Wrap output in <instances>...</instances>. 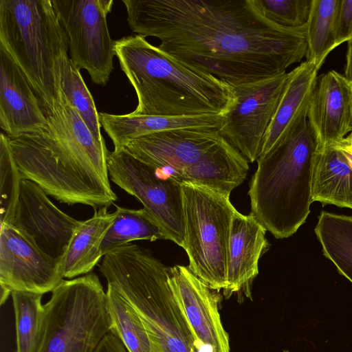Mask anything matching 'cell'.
Segmentation results:
<instances>
[{"label": "cell", "instance_id": "obj_33", "mask_svg": "<svg viewBox=\"0 0 352 352\" xmlns=\"http://www.w3.org/2000/svg\"><path fill=\"white\" fill-rule=\"evenodd\" d=\"M344 76L352 84V39L348 41Z\"/></svg>", "mask_w": 352, "mask_h": 352}, {"label": "cell", "instance_id": "obj_3", "mask_svg": "<svg viewBox=\"0 0 352 352\" xmlns=\"http://www.w3.org/2000/svg\"><path fill=\"white\" fill-rule=\"evenodd\" d=\"M320 148L306 116L257 159L248 191L251 213L276 239L294 234L310 212Z\"/></svg>", "mask_w": 352, "mask_h": 352}, {"label": "cell", "instance_id": "obj_2", "mask_svg": "<svg viewBox=\"0 0 352 352\" xmlns=\"http://www.w3.org/2000/svg\"><path fill=\"white\" fill-rule=\"evenodd\" d=\"M114 50L138 97L133 113L226 116L236 102L232 86L169 58L141 35L115 41Z\"/></svg>", "mask_w": 352, "mask_h": 352}, {"label": "cell", "instance_id": "obj_22", "mask_svg": "<svg viewBox=\"0 0 352 352\" xmlns=\"http://www.w3.org/2000/svg\"><path fill=\"white\" fill-rule=\"evenodd\" d=\"M312 200L352 209V167L334 145L319 150L314 174Z\"/></svg>", "mask_w": 352, "mask_h": 352}, {"label": "cell", "instance_id": "obj_29", "mask_svg": "<svg viewBox=\"0 0 352 352\" xmlns=\"http://www.w3.org/2000/svg\"><path fill=\"white\" fill-rule=\"evenodd\" d=\"M22 177L12 155L8 135H0V223L11 224L20 193Z\"/></svg>", "mask_w": 352, "mask_h": 352}, {"label": "cell", "instance_id": "obj_13", "mask_svg": "<svg viewBox=\"0 0 352 352\" xmlns=\"http://www.w3.org/2000/svg\"><path fill=\"white\" fill-rule=\"evenodd\" d=\"M47 130L66 150L98 190L113 204L116 194L110 184L106 143L92 133L62 89L53 110L46 113Z\"/></svg>", "mask_w": 352, "mask_h": 352}, {"label": "cell", "instance_id": "obj_4", "mask_svg": "<svg viewBox=\"0 0 352 352\" xmlns=\"http://www.w3.org/2000/svg\"><path fill=\"white\" fill-rule=\"evenodd\" d=\"M99 270L132 306L161 352H207L197 342L169 284V267L129 243L107 253Z\"/></svg>", "mask_w": 352, "mask_h": 352}, {"label": "cell", "instance_id": "obj_37", "mask_svg": "<svg viewBox=\"0 0 352 352\" xmlns=\"http://www.w3.org/2000/svg\"><path fill=\"white\" fill-rule=\"evenodd\" d=\"M283 352H289V351H284Z\"/></svg>", "mask_w": 352, "mask_h": 352}, {"label": "cell", "instance_id": "obj_32", "mask_svg": "<svg viewBox=\"0 0 352 352\" xmlns=\"http://www.w3.org/2000/svg\"><path fill=\"white\" fill-rule=\"evenodd\" d=\"M96 352H128L121 340L112 332L108 333L99 344Z\"/></svg>", "mask_w": 352, "mask_h": 352}, {"label": "cell", "instance_id": "obj_5", "mask_svg": "<svg viewBox=\"0 0 352 352\" xmlns=\"http://www.w3.org/2000/svg\"><path fill=\"white\" fill-rule=\"evenodd\" d=\"M162 175L229 196L246 179L248 160L219 129H182L149 134L124 148Z\"/></svg>", "mask_w": 352, "mask_h": 352}, {"label": "cell", "instance_id": "obj_25", "mask_svg": "<svg viewBox=\"0 0 352 352\" xmlns=\"http://www.w3.org/2000/svg\"><path fill=\"white\" fill-rule=\"evenodd\" d=\"M116 208V218L101 245L102 256L133 241L164 239L160 226L144 208Z\"/></svg>", "mask_w": 352, "mask_h": 352}, {"label": "cell", "instance_id": "obj_23", "mask_svg": "<svg viewBox=\"0 0 352 352\" xmlns=\"http://www.w3.org/2000/svg\"><path fill=\"white\" fill-rule=\"evenodd\" d=\"M111 319V332L123 343L128 352H161L140 316L111 285L106 291Z\"/></svg>", "mask_w": 352, "mask_h": 352}, {"label": "cell", "instance_id": "obj_18", "mask_svg": "<svg viewBox=\"0 0 352 352\" xmlns=\"http://www.w3.org/2000/svg\"><path fill=\"white\" fill-rule=\"evenodd\" d=\"M265 228L252 213L235 211L231 224L228 248L227 296L248 288L258 274V261L269 243Z\"/></svg>", "mask_w": 352, "mask_h": 352}, {"label": "cell", "instance_id": "obj_9", "mask_svg": "<svg viewBox=\"0 0 352 352\" xmlns=\"http://www.w3.org/2000/svg\"><path fill=\"white\" fill-rule=\"evenodd\" d=\"M107 167L110 180L143 205L160 226L164 239L184 248L182 183L162 175L125 149L109 151Z\"/></svg>", "mask_w": 352, "mask_h": 352}, {"label": "cell", "instance_id": "obj_34", "mask_svg": "<svg viewBox=\"0 0 352 352\" xmlns=\"http://www.w3.org/2000/svg\"><path fill=\"white\" fill-rule=\"evenodd\" d=\"M334 146L342 151L348 163L352 167V144L344 138Z\"/></svg>", "mask_w": 352, "mask_h": 352}, {"label": "cell", "instance_id": "obj_11", "mask_svg": "<svg viewBox=\"0 0 352 352\" xmlns=\"http://www.w3.org/2000/svg\"><path fill=\"white\" fill-rule=\"evenodd\" d=\"M288 73L232 86L236 102L226 114L221 134L250 162L261 153L266 131L284 91Z\"/></svg>", "mask_w": 352, "mask_h": 352}, {"label": "cell", "instance_id": "obj_35", "mask_svg": "<svg viewBox=\"0 0 352 352\" xmlns=\"http://www.w3.org/2000/svg\"><path fill=\"white\" fill-rule=\"evenodd\" d=\"M345 139L352 144V131H351L345 138Z\"/></svg>", "mask_w": 352, "mask_h": 352}, {"label": "cell", "instance_id": "obj_20", "mask_svg": "<svg viewBox=\"0 0 352 352\" xmlns=\"http://www.w3.org/2000/svg\"><path fill=\"white\" fill-rule=\"evenodd\" d=\"M318 70L314 63L306 60L288 72L279 104L265 135L260 155L267 153L307 116Z\"/></svg>", "mask_w": 352, "mask_h": 352}, {"label": "cell", "instance_id": "obj_7", "mask_svg": "<svg viewBox=\"0 0 352 352\" xmlns=\"http://www.w3.org/2000/svg\"><path fill=\"white\" fill-rule=\"evenodd\" d=\"M38 352H96L112 323L107 294L93 272L63 281L44 305Z\"/></svg>", "mask_w": 352, "mask_h": 352}, {"label": "cell", "instance_id": "obj_1", "mask_svg": "<svg viewBox=\"0 0 352 352\" xmlns=\"http://www.w3.org/2000/svg\"><path fill=\"white\" fill-rule=\"evenodd\" d=\"M131 29L169 58L236 86L286 72L307 51L305 28L265 19L252 0H123Z\"/></svg>", "mask_w": 352, "mask_h": 352}, {"label": "cell", "instance_id": "obj_16", "mask_svg": "<svg viewBox=\"0 0 352 352\" xmlns=\"http://www.w3.org/2000/svg\"><path fill=\"white\" fill-rule=\"evenodd\" d=\"M0 126L8 137L39 133L47 116L27 76L0 45Z\"/></svg>", "mask_w": 352, "mask_h": 352}, {"label": "cell", "instance_id": "obj_14", "mask_svg": "<svg viewBox=\"0 0 352 352\" xmlns=\"http://www.w3.org/2000/svg\"><path fill=\"white\" fill-rule=\"evenodd\" d=\"M80 222L56 206L38 184L22 179L11 225L30 237L45 253L62 258Z\"/></svg>", "mask_w": 352, "mask_h": 352}, {"label": "cell", "instance_id": "obj_21", "mask_svg": "<svg viewBox=\"0 0 352 352\" xmlns=\"http://www.w3.org/2000/svg\"><path fill=\"white\" fill-rule=\"evenodd\" d=\"M108 207L95 210L94 215L81 221L61 258L63 278H74L90 273L102 256L103 239L116 218Z\"/></svg>", "mask_w": 352, "mask_h": 352}, {"label": "cell", "instance_id": "obj_36", "mask_svg": "<svg viewBox=\"0 0 352 352\" xmlns=\"http://www.w3.org/2000/svg\"><path fill=\"white\" fill-rule=\"evenodd\" d=\"M351 131H352V121H351Z\"/></svg>", "mask_w": 352, "mask_h": 352}, {"label": "cell", "instance_id": "obj_24", "mask_svg": "<svg viewBox=\"0 0 352 352\" xmlns=\"http://www.w3.org/2000/svg\"><path fill=\"white\" fill-rule=\"evenodd\" d=\"M315 233L324 255L352 283V216L322 211Z\"/></svg>", "mask_w": 352, "mask_h": 352}, {"label": "cell", "instance_id": "obj_28", "mask_svg": "<svg viewBox=\"0 0 352 352\" xmlns=\"http://www.w3.org/2000/svg\"><path fill=\"white\" fill-rule=\"evenodd\" d=\"M60 84L62 91L71 104L84 120L94 135L100 142H105L100 132L101 124L99 113L80 70L70 57L68 50L63 51L58 59Z\"/></svg>", "mask_w": 352, "mask_h": 352}, {"label": "cell", "instance_id": "obj_17", "mask_svg": "<svg viewBox=\"0 0 352 352\" xmlns=\"http://www.w3.org/2000/svg\"><path fill=\"white\" fill-rule=\"evenodd\" d=\"M307 118L320 148L333 146L351 132L352 84L336 71L317 78Z\"/></svg>", "mask_w": 352, "mask_h": 352}, {"label": "cell", "instance_id": "obj_30", "mask_svg": "<svg viewBox=\"0 0 352 352\" xmlns=\"http://www.w3.org/2000/svg\"><path fill=\"white\" fill-rule=\"evenodd\" d=\"M258 12L278 25L305 28L309 18L312 0H252Z\"/></svg>", "mask_w": 352, "mask_h": 352}, {"label": "cell", "instance_id": "obj_8", "mask_svg": "<svg viewBox=\"0 0 352 352\" xmlns=\"http://www.w3.org/2000/svg\"><path fill=\"white\" fill-rule=\"evenodd\" d=\"M188 267L210 289L227 286L232 217L230 197L206 186L182 184Z\"/></svg>", "mask_w": 352, "mask_h": 352}, {"label": "cell", "instance_id": "obj_15", "mask_svg": "<svg viewBox=\"0 0 352 352\" xmlns=\"http://www.w3.org/2000/svg\"><path fill=\"white\" fill-rule=\"evenodd\" d=\"M168 281L194 336L207 352H230L219 312L218 296L188 267H169Z\"/></svg>", "mask_w": 352, "mask_h": 352}, {"label": "cell", "instance_id": "obj_31", "mask_svg": "<svg viewBox=\"0 0 352 352\" xmlns=\"http://www.w3.org/2000/svg\"><path fill=\"white\" fill-rule=\"evenodd\" d=\"M352 39V0H340L336 22V47Z\"/></svg>", "mask_w": 352, "mask_h": 352}, {"label": "cell", "instance_id": "obj_27", "mask_svg": "<svg viewBox=\"0 0 352 352\" xmlns=\"http://www.w3.org/2000/svg\"><path fill=\"white\" fill-rule=\"evenodd\" d=\"M340 0H312L305 27L306 58L319 69L328 54L336 47V22Z\"/></svg>", "mask_w": 352, "mask_h": 352}, {"label": "cell", "instance_id": "obj_10", "mask_svg": "<svg viewBox=\"0 0 352 352\" xmlns=\"http://www.w3.org/2000/svg\"><path fill=\"white\" fill-rule=\"evenodd\" d=\"M113 0H52L68 41L70 58L91 81L106 85L113 69L115 41L111 38L107 16Z\"/></svg>", "mask_w": 352, "mask_h": 352}, {"label": "cell", "instance_id": "obj_26", "mask_svg": "<svg viewBox=\"0 0 352 352\" xmlns=\"http://www.w3.org/2000/svg\"><path fill=\"white\" fill-rule=\"evenodd\" d=\"M42 296L22 291L11 293L15 318L16 352L39 351L45 323Z\"/></svg>", "mask_w": 352, "mask_h": 352}, {"label": "cell", "instance_id": "obj_6", "mask_svg": "<svg viewBox=\"0 0 352 352\" xmlns=\"http://www.w3.org/2000/svg\"><path fill=\"white\" fill-rule=\"evenodd\" d=\"M0 45L50 113L61 88L58 59L69 50L52 0H0Z\"/></svg>", "mask_w": 352, "mask_h": 352}, {"label": "cell", "instance_id": "obj_19", "mask_svg": "<svg viewBox=\"0 0 352 352\" xmlns=\"http://www.w3.org/2000/svg\"><path fill=\"white\" fill-rule=\"evenodd\" d=\"M101 126L114 145V151L124 149L131 142L143 136L182 129H219L226 119L223 115L164 116L155 115H114L99 113Z\"/></svg>", "mask_w": 352, "mask_h": 352}, {"label": "cell", "instance_id": "obj_12", "mask_svg": "<svg viewBox=\"0 0 352 352\" xmlns=\"http://www.w3.org/2000/svg\"><path fill=\"white\" fill-rule=\"evenodd\" d=\"M61 258L41 250L35 242L11 224L1 226V304L14 291L44 294L63 280Z\"/></svg>", "mask_w": 352, "mask_h": 352}]
</instances>
